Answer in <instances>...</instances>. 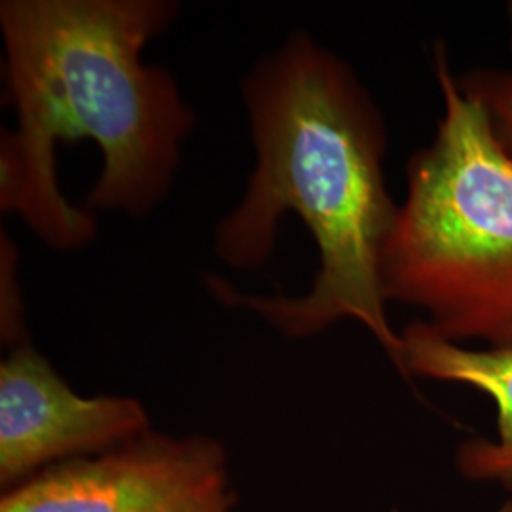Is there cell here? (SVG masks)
Listing matches in <instances>:
<instances>
[{
    "label": "cell",
    "mask_w": 512,
    "mask_h": 512,
    "mask_svg": "<svg viewBox=\"0 0 512 512\" xmlns=\"http://www.w3.org/2000/svg\"><path fill=\"white\" fill-rule=\"evenodd\" d=\"M169 0H4L6 103L0 209L55 251L97 236L95 213L147 217L171 190L194 110L148 42L175 21Z\"/></svg>",
    "instance_id": "cell-1"
},
{
    "label": "cell",
    "mask_w": 512,
    "mask_h": 512,
    "mask_svg": "<svg viewBox=\"0 0 512 512\" xmlns=\"http://www.w3.org/2000/svg\"><path fill=\"white\" fill-rule=\"evenodd\" d=\"M256 165L243 200L220 220L215 253L253 272L274 253L279 222L294 213L315 239L321 268L304 296L247 294L207 277L222 304L262 315L289 338L355 319L406 378L403 336L385 317L382 258L399 205L385 186L384 120L348 65L294 33L243 80Z\"/></svg>",
    "instance_id": "cell-2"
},
{
    "label": "cell",
    "mask_w": 512,
    "mask_h": 512,
    "mask_svg": "<svg viewBox=\"0 0 512 512\" xmlns=\"http://www.w3.org/2000/svg\"><path fill=\"white\" fill-rule=\"evenodd\" d=\"M444 114L408 164L382 258L387 302L429 313L450 342L512 346V154L492 116L437 55Z\"/></svg>",
    "instance_id": "cell-3"
},
{
    "label": "cell",
    "mask_w": 512,
    "mask_h": 512,
    "mask_svg": "<svg viewBox=\"0 0 512 512\" xmlns=\"http://www.w3.org/2000/svg\"><path fill=\"white\" fill-rule=\"evenodd\" d=\"M234 503L220 442L148 431L21 484L0 512H232Z\"/></svg>",
    "instance_id": "cell-4"
},
{
    "label": "cell",
    "mask_w": 512,
    "mask_h": 512,
    "mask_svg": "<svg viewBox=\"0 0 512 512\" xmlns=\"http://www.w3.org/2000/svg\"><path fill=\"white\" fill-rule=\"evenodd\" d=\"M147 410L131 397H80L50 363L19 344L0 365V480L38 467L109 452L148 433Z\"/></svg>",
    "instance_id": "cell-5"
},
{
    "label": "cell",
    "mask_w": 512,
    "mask_h": 512,
    "mask_svg": "<svg viewBox=\"0 0 512 512\" xmlns=\"http://www.w3.org/2000/svg\"><path fill=\"white\" fill-rule=\"evenodd\" d=\"M403 363L410 374L458 382L484 391L497 406V442L473 440L459 452L463 473L476 480L512 484V346L469 349L442 338L427 321L403 332Z\"/></svg>",
    "instance_id": "cell-6"
},
{
    "label": "cell",
    "mask_w": 512,
    "mask_h": 512,
    "mask_svg": "<svg viewBox=\"0 0 512 512\" xmlns=\"http://www.w3.org/2000/svg\"><path fill=\"white\" fill-rule=\"evenodd\" d=\"M461 86L484 103L499 139L512 154V73L476 71Z\"/></svg>",
    "instance_id": "cell-7"
},
{
    "label": "cell",
    "mask_w": 512,
    "mask_h": 512,
    "mask_svg": "<svg viewBox=\"0 0 512 512\" xmlns=\"http://www.w3.org/2000/svg\"><path fill=\"white\" fill-rule=\"evenodd\" d=\"M2 336L18 340L23 336V300L16 277L18 251L10 238L2 234Z\"/></svg>",
    "instance_id": "cell-8"
},
{
    "label": "cell",
    "mask_w": 512,
    "mask_h": 512,
    "mask_svg": "<svg viewBox=\"0 0 512 512\" xmlns=\"http://www.w3.org/2000/svg\"><path fill=\"white\" fill-rule=\"evenodd\" d=\"M501 512H512V501H509V503L501 509Z\"/></svg>",
    "instance_id": "cell-9"
}]
</instances>
